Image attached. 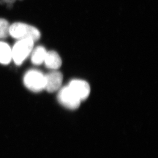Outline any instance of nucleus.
<instances>
[{"mask_svg": "<svg viewBox=\"0 0 158 158\" xmlns=\"http://www.w3.org/2000/svg\"><path fill=\"white\" fill-rule=\"evenodd\" d=\"M68 86L81 101L86 99L90 94L89 84L83 80L74 79Z\"/></svg>", "mask_w": 158, "mask_h": 158, "instance_id": "obj_5", "label": "nucleus"}, {"mask_svg": "<svg viewBox=\"0 0 158 158\" xmlns=\"http://www.w3.org/2000/svg\"><path fill=\"white\" fill-rule=\"evenodd\" d=\"M44 63L47 68L56 70L61 67L62 60L57 52L51 50L47 52Z\"/></svg>", "mask_w": 158, "mask_h": 158, "instance_id": "obj_7", "label": "nucleus"}, {"mask_svg": "<svg viewBox=\"0 0 158 158\" xmlns=\"http://www.w3.org/2000/svg\"><path fill=\"white\" fill-rule=\"evenodd\" d=\"M44 89L50 93L54 92L60 89L62 85L63 75L61 72L54 70L45 75Z\"/></svg>", "mask_w": 158, "mask_h": 158, "instance_id": "obj_6", "label": "nucleus"}, {"mask_svg": "<svg viewBox=\"0 0 158 158\" xmlns=\"http://www.w3.org/2000/svg\"><path fill=\"white\" fill-rule=\"evenodd\" d=\"M34 41L31 39L19 40L12 49V58L17 65H21L33 50Z\"/></svg>", "mask_w": 158, "mask_h": 158, "instance_id": "obj_2", "label": "nucleus"}, {"mask_svg": "<svg viewBox=\"0 0 158 158\" xmlns=\"http://www.w3.org/2000/svg\"><path fill=\"white\" fill-rule=\"evenodd\" d=\"M19 1H22V0H19Z\"/></svg>", "mask_w": 158, "mask_h": 158, "instance_id": "obj_12", "label": "nucleus"}, {"mask_svg": "<svg viewBox=\"0 0 158 158\" xmlns=\"http://www.w3.org/2000/svg\"><path fill=\"white\" fill-rule=\"evenodd\" d=\"M10 26L7 20L0 19V39H5L9 35Z\"/></svg>", "mask_w": 158, "mask_h": 158, "instance_id": "obj_10", "label": "nucleus"}, {"mask_svg": "<svg viewBox=\"0 0 158 158\" xmlns=\"http://www.w3.org/2000/svg\"><path fill=\"white\" fill-rule=\"evenodd\" d=\"M3 1L4 3H8V4H9V3L13 4L14 2H15L16 0H3Z\"/></svg>", "mask_w": 158, "mask_h": 158, "instance_id": "obj_11", "label": "nucleus"}, {"mask_svg": "<svg viewBox=\"0 0 158 158\" xmlns=\"http://www.w3.org/2000/svg\"><path fill=\"white\" fill-rule=\"evenodd\" d=\"M57 98L61 105L70 110L78 109L81 102L68 86L63 87L60 89Z\"/></svg>", "mask_w": 158, "mask_h": 158, "instance_id": "obj_4", "label": "nucleus"}, {"mask_svg": "<svg viewBox=\"0 0 158 158\" xmlns=\"http://www.w3.org/2000/svg\"><path fill=\"white\" fill-rule=\"evenodd\" d=\"M12 60V49L8 44L0 42V63L7 64Z\"/></svg>", "mask_w": 158, "mask_h": 158, "instance_id": "obj_8", "label": "nucleus"}, {"mask_svg": "<svg viewBox=\"0 0 158 158\" xmlns=\"http://www.w3.org/2000/svg\"><path fill=\"white\" fill-rule=\"evenodd\" d=\"M9 35L18 40L31 39L34 42L40 39V33L36 28L22 23H15L10 26Z\"/></svg>", "mask_w": 158, "mask_h": 158, "instance_id": "obj_1", "label": "nucleus"}, {"mask_svg": "<svg viewBox=\"0 0 158 158\" xmlns=\"http://www.w3.org/2000/svg\"><path fill=\"white\" fill-rule=\"evenodd\" d=\"M31 54V62L35 65H40L44 62L46 55V49L43 46H39L33 50Z\"/></svg>", "mask_w": 158, "mask_h": 158, "instance_id": "obj_9", "label": "nucleus"}, {"mask_svg": "<svg viewBox=\"0 0 158 158\" xmlns=\"http://www.w3.org/2000/svg\"><path fill=\"white\" fill-rule=\"evenodd\" d=\"M24 85L29 89L39 92L45 88V75L36 70H30L26 73L24 77Z\"/></svg>", "mask_w": 158, "mask_h": 158, "instance_id": "obj_3", "label": "nucleus"}]
</instances>
